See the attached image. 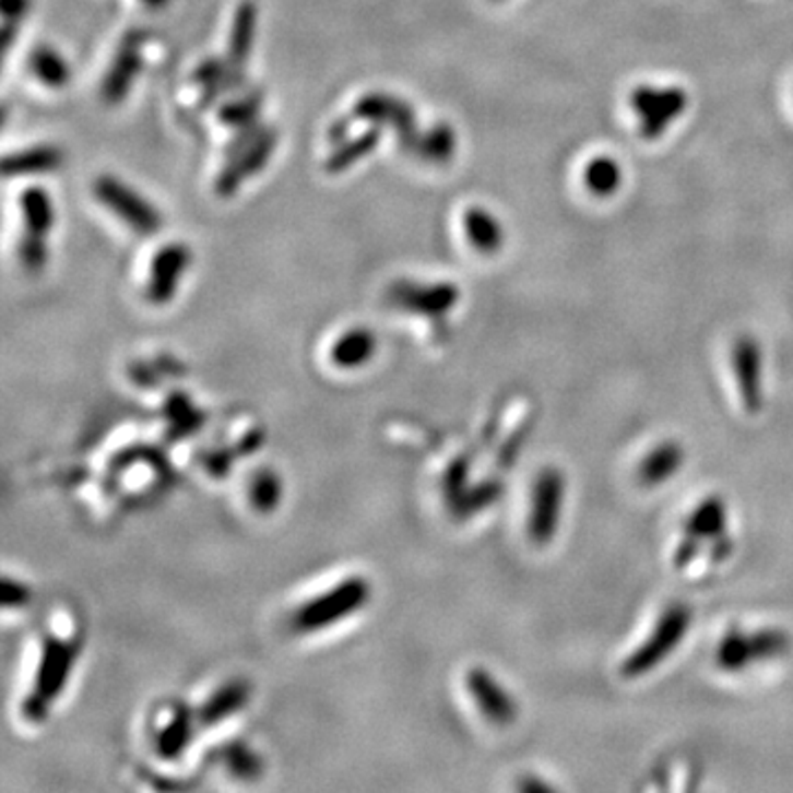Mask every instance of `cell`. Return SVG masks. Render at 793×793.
I'll use <instances>...</instances> for the list:
<instances>
[{
  "instance_id": "obj_37",
  "label": "cell",
  "mask_w": 793,
  "mask_h": 793,
  "mask_svg": "<svg viewBox=\"0 0 793 793\" xmlns=\"http://www.w3.org/2000/svg\"><path fill=\"white\" fill-rule=\"evenodd\" d=\"M32 8V0H0V12L10 23H21Z\"/></svg>"
},
{
  "instance_id": "obj_9",
  "label": "cell",
  "mask_w": 793,
  "mask_h": 793,
  "mask_svg": "<svg viewBox=\"0 0 793 793\" xmlns=\"http://www.w3.org/2000/svg\"><path fill=\"white\" fill-rule=\"evenodd\" d=\"M732 372L745 413L758 415L765 406V375L762 348L751 335L736 338L732 346Z\"/></svg>"
},
{
  "instance_id": "obj_5",
  "label": "cell",
  "mask_w": 793,
  "mask_h": 793,
  "mask_svg": "<svg viewBox=\"0 0 793 793\" xmlns=\"http://www.w3.org/2000/svg\"><path fill=\"white\" fill-rule=\"evenodd\" d=\"M630 108L639 117L643 140H659L688 108V93L682 86H637L630 93Z\"/></svg>"
},
{
  "instance_id": "obj_11",
  "label": "cell",
  "mask_w": 793,
  "mask_h": 793,
  "mask_svg": "<svg viewBox=\"0 0 793 793\" xmlns=\"http://www.w3.org/2000/svg\"><path fill=\"white\" fill-rule=\"evenodd\" d=\"M465 688L487 723L496 727H509L516 723L518 703L489 671L481 666L472 668L465 677Z\"/></svg>"
},
{
  "instance_id": "obj_29",
  "label": "cell",
  "mask_w": 793,
  "mask_h": 793,
  "mask_svg": "<svg viewBox=\"0 0 793 793\" xmlns=\"http://www.w3.org/2000/svg\"><path fill=\"white\" fill-rule=\"evenodd\" d=\"M249 494L258 511L270 513L281 502V478L272 470H260L251 481Z\"/></svg>"
},
{
  "instance_id": "obj_15",
  "label": "cell",
  "mask_w": 793,
  "mask_h": 793,
  "mask_svg": "<svg viewBox=\"0 0 793 793\" xmlns=\"http://www.w3.org/2000/svg\"><path fill=\"white\" fill-rule=\"evenodd\" d=\"M714 661L723 673H743L749 666L760 664L754 632H743V630L725 632L714 650Z\"/></svg>"
},
{
  "instance_id": "obj_27",
  "label": "cell",
  "mask_w": 793,
  "mask_h": 793,
  "mask_svg": "<svg viewBox=\"0 0 793 793\" xmlns=\"http://www.w3.org/2000/svg\"><path fill=\"white\" fill-rule=\"evenodd\" d=\"M192 736V719L186 710H179L168 725L157 734V754L166 760H175L184 754Z\"/></svg>"
},
{
  "instance_id": "obj_31",
  "label": "cell",
  "mask_w": 793,
  "mask_h": 793,
  "mask_svg": "<svg viewBox=\"0 0 793 793\" xmlns=\"http://www.w3.org/2000/svg\"><path fill=\"white\" fill-rule=\"evenodd\" d=\"M19 258L23 262V268L32 274H40L47 264V245H45V236L25 232V236L21 238L19 245Z\"/></svg>"
},
{
  "instance_id": "obj_25",
  "label": "cell",
  "mask_w": 793,
  "mask_h": 793,
  "mask_svg": "<svg viewBox=\"0 0 793 793\" xmlns=\"http://www.w3.org/2000/svg\"><path fill=\"white\" fill-rule=\"evenodd\" d=\"M457 153V132L448 121H437L422 135L417 157L428 164H448Z\"/></svg>"
},
{
  "instance_id": "obj_3",
  "label": "cell",
  "mask_w": 793,
  "mask_h": 793,
  "mask_svg": "<svg viewBox=\"0 0 793 793\" xmlns=\"http://www.w3.org/2000/svg\"><path fill=\"white\" fill-rule=\"evenodd\" d=\"M565 494L567 478L558 467L549 465L536 474L526 516V536L536 547H547L558 536Z\"/></svg>"
},
{
  "instance_id": "obj_32",
  "label": "cell",
  "mask_w": 793,
  "mask_h": 793,
  "mask_svg": "<svg viewBox=\"0 0 793 793\" xmlns=\"http://www.w3.org/2000/svg\"><path fill=\"white\" fill-rule=\"evenodd\" d=\"M264 130H268V123H264V121H253V123H247V126H242V128H236V135L232 138V142L225 146V162H229V159H236V157H240L260 135H262V132Z\"/></svg>"
},
{
  "instance_id": "obj_6",
  "label": "cell",
  "mask_w": 793,
  "mask_h": 793,
  "mask_svg": "<svg viewBox=\"0 0 793 793\" xmlns=\"http://www.w3.org/2000/svg\"><path fill=\"white\" fill-rule=\"evenodd\" d=\"M351 117L359 119V121H370L377 126H381V123L392 126L397 132L400 149L404 153L417 155L422 135L417 130L415 110L409 102L394 97V95H388V93H368V95L359 97V102L353 106Z\"/></svg>"
},
{
  "instance_id": "obj_40",
  "label": "cell",
  "mask_w": 793,
  "mask_h": 793,
  "mask_svg": "<svg viewBox=\"0 0 793 793\" xmlns=\"http://www.w3.org/2000/svg\"><path fill=\"white\" fill-rule=\"evenodd\" d=\"M518 789L529 791V793H532V791H554V786L549 782H543V780H538L534 776H526L524 780H520Z\"/></svg>"
},
{
  "instance_id": "obj_22",
  "label": "cell",
  "mask_w": 793,
  "mask_h": 793,
  "mask_svg": "<svg viewBox=\"0 0 793 793\" xmlns=\"http://www.w3.org/2000/svg\"><path fill=\"white\" fill-rule=\"evenodd\" d=\"M379 140H381V128L379 126H375V128H370V130H366L364 132V135H359V138H355V140H346V142H342V144H338V149L329 155V159H327V173H331V175H338V173H344V170H348L353 164H357L362 157H366V155H370L375 149H377V144H379Z\"/></svg>"
},
{
  "instance_id": "obj_28",
  "label": "cell",
  "mask_w": 793,
  "mask_h": 793,
  "mask_svg": "<svg viewBox=\"0 0 793 793\" xmlns=\"http://www.w3.org/2000/svg\"><path fill=\"white\" fill-rule=\"evenodd\" d=\"M584 184L595 197H613L622 186V166L613 157H595L584 170Z\"/></svg>"
},
{
  "instance_id": "obj_26",
  "label": "cell",
  "mask_w": 793,
  "mask_h": 793,
  "mask_svg": "<svg viewBox=\"0 0 793 793\" xmlns=\"http://www.w3.org/2000/svg\"><path fill=\"white\" fill-rule=\"evenodd\" d=\"M264 102V93L260 88H245V93L236 99H229L218 108V121L227 128H242L260 119V108Z\"/></svg>"
},
{
  "instance_id": "obj_13",
  "label": "cell",
  "mask_w": 793,
  "mask_h": 793,
  "mask_svg": "<svg viewBox=\"0 0 793 793\" xmlns=\"http://www.w3.org/2000/svg\"><path fill=\"white\" fill-rule=\"evenodd\" d=\"M279 144V130L268 126V130L236 159L225 162V168L221 170L218 179H216V194L223 199H229L236 194V190L242 186L245 179L253 177L256 173H260L264 166H268L272 153L276 151Z\"/></svg>"
},
{
  "instance_id": "obj_38",
  "label": "cell",
  "mask_w": 793,
  "mask_h": 793,
  "mask_svg": "<svg viewBox=\"0 0 793 793\" xmlns=\"http://www.w3.org/2000/svg\"><path fill=\"white\" fill-rule=\"evenodd\" d=\"M351 121H353V117H342V119H338V121L331 126V130H329V140H331V144H333V146H335V144H342V142H346V140H348Z\"/></svg>"
},
{
  "instance_id": "obj_18",
  "label": "cell",
  "mask_w": 793,
  "mask_h": 793,
  "mask_svg": "<svg viewBox=\"0 0 793 793\" xmlns=\"http://www.w3.org/2000/svg\"><path fill=\"white\" fill-rule=\"evenodd\" d=\"M62 162H64V155L58 146L40 144V146H32L21 153L8 155L3 159V175L8 179H14V177H23V175L51 173V170L60 168Z\"/></svg>"
},
{
  "instance_id": "obj_36",
  "label": "cell",
  "mask_w": 793,
  "mask_h": 793,
  "mask_svg": "<svg viewBox=\"0 0 793 793\" xmlns=\"http://www.w3.org/2000/svg\"><path fill=\"white\" fill-rule=\"evenodd\" d=\"M699 549H701V541H697V538H693V536H686V534H684V541L679 543V547H677V552H675V567H677V569H686V567H690V565H693V560L697 558Z\"/></svg>"
},
{
  "instance_id": "obj_4",
  "label": "cell",
  "mask_w": 793,
  "mask_h": 793,
  "mask_svg": "<svg viewBox=\"0 0 793 793\" xmlns=\"http://www.w3.org/2000/svg\"><path fill=\"white\" fill-rule=\"evenodd\" d=\"M78 656V648L69 641H60L49 637L43 646V654H40V664L36 671V684H34V693L29 695V699L25 701V717L32 721H40L45 719L49 703L56 701L67 682L69 675L73 671Z\"/></svg>"
},
{
  "instance_id": "obj_41",
  "label": "cell",
  "mask_w": 793,
  "mask_h": 793,
  "mask_svg": "<svg viewBox=\"0 0 793 793\" xmlns=\"http://www.w3.org/2000/svg\"><path fill=\"white\" fill-rule=\"evenodd\" d=\"M19 29H21V23L5 21V25H3V54H10L16 36H19Z\"/></svg>"
},
{
  "instance_id": "obj_42",
  "label": "cell",
  "mask_w": 793,
  "mask_h": 793,
  "mask_svg": "<svg viewBox=\"0 0 793 793\" xmlns=\"http://www.w3.org/2000/svg\"><path fill=\"white\" fill-rule=\"evenodd\" d=\"M142 3L146 8H151V10H164L170 3V0H142Z\"/></svg>"
},
{
  "instance_id": "obj_2",
  "label": "cell",
  "mask_w": 793,
  "mask_h": 793,
  "mask_svg": "<svg viewBox=\"0 0 793 793\" xmlns=\"http://www.w3.org/2000/svg\"><path fill=\"white\" fill-rule=\"evenodd\" d=\"M368 595L370 589L364 578H346L338 587L303 604L294 613V628L298 632H316L340 624L348 615L357 613L368 602Z\"/></svg>"
},
{
  "instance_id": "obj_34",
  "label": "cell",
  "mask_w": 793,
  "mask_h": 793,
  "mask_svg": "<svg viewBox=\"0 0 793 793\" xmlns=\"http://www.w3.org/2000/svg\"><path fill=\"white\" fill-rule=\"evenodd\" d=\"M467 474H470V463L465 457H461L459 461L452 463V467L448 470L446 474V483H443V489H446V496L450 500V505H454L463 494H465V485H467Z\"/></svg>"
},
{
  "instance_id": "obj_1",
  "label": "cell",
  "mask_w": 793,
  "mask_h": 793,
  "mask_svg": "<svg viewBox=\"0 0 793 793\" xmlns=\"http://www.w3.org/2000/svg\"><path fill=\"white\" fill-rule=\"evenodd\" d=\"M693 624V611L684 604H673L659 615L650 635L622 661L619 675L624 679H641L682 646Z\"/></svg>"
},
{
  "instance_id": "obj_12",
  "label": "cell",
  "mask_w": 793,
  "mask_h": 793,
  "mask_svg": "<svg viewBox=\"0 0 793 793\" xmlns=\"http://www.w3.org/2000/svg\"><path fill=\"white\" fill-rule=\"evenodd\" d=\"M190 258H192V253L186 242H168L155 253L153 268H151V281L146 287L149 303L164 307L175 298L181 276L186 274L188 264H190Z\"/></svg>"
},
{
  "instance_id": "obj_19",
  "label": "cell",
  "mask_w": 793,
  "mask_h": 793,
  "mask_svg": "<svg viewBox=\"0 0 793 793\" xmlns=\"http://www.w3.org/2000/svg\"><path fill=\"white\" fill-rule=\"evenodd\" d=\"M463 225H465V234L472 242V247L478 253L492 256L498 253L502 242H505V232L500 221L485 208H470L463 216Z\"/></svg>"
},
{
  "instance_id": "obj_7",
  "label": "cell",
  "mask_w": 793,
  "mask_h": 793,
  "mask_svg": "<svg viewBox=\"0 0 793 793\" xmlns=\"http://www.w3.org/2000/svg\"><path fill=\"white\" fill-rule=\"evenodd\" d=\"M93 192L102 205L113 210L132 232L140 236H153L162 229L164 218L144 197L121 184L110 175H102L93 184Z\"/></svg>"
},
{
  "instance_id": "obj_33",
  "label": "cell",
  "mask_w": 793,
  "mask_h": 793,
  "mask_svg": "<svg viewBox=\"0 0 793 793\" xmlns=\"http://www.w3.org/2000/svg\"><path fill=\"white\" fill-rule=\"evenodd\" d=\"M232 62L227 58H205L192 73V82L199 86H208L214 82H221L229 71H232Z\"/></svg>"
},
{
  "instance_id": "obj_39",
  "label": "cell",
  "mask_w": 793,
  "mask_h": 793,
  "mask_svg": "<svg viewBox=\"0 0 793 793\" xmlns=\"http://www.w3.org/2000/svg\"><path fill=\"white\" fill-rule=\"evenodd\" d=\"M734 552V543L723 534L721 538L714 541V547H712V560L714 563H723L730 558V554Z\"/></svg>"
},
{
  "instance_id": "obj_30",
  "label": "cell",
  "mask_w": 793,
  "mask_h": 793,
  "mask_svg": "<svg viewBox=\"0 0 793 793\" xmlns=\"http://www.w3.org/2000/svg\"><path fill=\"white\" fill-rule=\"evenodd\" d=\"M500 492H502V487H500V483H481L476 489H465V494L452 505V509L459 513L461 511V516H465V513H474V511H478V509H483V507H487V505H492V502H496L498 498H500Z\"/></svg>"
},
{
  "instance_id": "obj_16",
  "label": "cell",
  "mask_w": 793,
  "mask_h": 793,
  "mask_svg": "<svg viewBox=\"0 0 793 793\" xmlns=\"http://www.w3.org/2000/svg\"><path fill=\"white\" fill-rule=\"evenodd\" d=\"M725 529H727V507L719 496L703 498L684 522V534L697 541H717L725 534Z\"/></svg>"
},
{
  "instance_id": "obj_20",
  "label": "cell",
  "mask_w": 793,
  "mask_h": 793,
  "mask_svg": "<svg viewBox=\"0 0 793 793\" xmlns=\"http://www.w3.org/2000/svg\"><path fill=\"white\" fill-rule=\"evenodd\" d=\"M249 699V686L245 682H229L221 686L199 710V723L210 727L218 725L227 717H234Z\"/></svg>"
},
{
  "instance_id": "obj_21",
  "label": "cell",
  "mask_w": 793,
  "mask_h": 793,
  "mask_svg": "<svg viewBox=\"0 0 793 793\" xmlns=\"http://www.w3.org/2000/svg\"><path fill=\"white\" fill-rule=\"evenodd\" d=\"M377 348V340L368 329H351L346 331L331 348V362L338 368H359L372 359Z\"/></svg>"
},
{
  "instance_id": "obj_10",
  "label": "cell",
  "mask_w": 793,
  "mask_h": 793,
  "mask_svg": "<svg viewBox=\"0 0 793 793\" xmlns=\"http://www.w3.org/2000/svg\"><path fill=\"white\" fill-rule=\"evenodd\" d=\"M388 298L394 307L428 316L433 320H441L448 311L457 307L461 292L452 283L417 285L413 281H397L390 287Z\"/></svg>"
},
{
  "instance_id": "obj_35",
  "label": "cell",
  "mask_w": 793,
  "mask_h": 793,
  "mask_svg": "<svg viewBox=\"0 0 793 793\" xmlns=\"http://www.w3.org/2000/svg\"><path fill=\"white\" fill-rule=\"evenodd\" d=\"M3 604L5 608H23L29 604V589L21 582L5 578L3 580Z\"/></svg>"
},
{
  "instance_id": "obj_24",
  "label": "cell",
  "mask_w": 793,
  "mask_h": 793,
  "mask_svg": "<svg viewBox=\"0 0 793 793\" xmlns=\"http://www.w3.org/2000/svg\"><path fill=\"white\" fill-rule=\"evenodd\" d=\"M21 208H23V216H25V232L38 234V236H47L49 229L56 223V212H54V203L47 194L45 188L32 186L27 190H23L21 197Z\"/></svg>"
},
{
  "instance_id": "obj_23",
  "label": "cell",
  "mask_w": 793,
  "mask_h": 793,
  "mask_svg": "<svg viewBox=\"0 0 793 793\" xmlns=\"http://www.w3.org/2000/svg\"><path fill=\"white\" fill-rule=\"evenodd\" d=\"M29 71L49 88H62L67 86L71 71L67 60L49 45H38L29 54Z\"/></svg>"
},
{
  "instance_id": "obj_14",
  "label": "cell",
  "mask_w": 793,
  "mask_h": 793,
  "mask_svg": "<svg viewBox=\"0 0 793 793\" xmlns=\"http://www.w3.org/2000/svg\"><path fill=\"white\" fill-rule=\"evenodd\" d=\"M686 463V450L677 441H664L654 446L637 465V481L643 487H659L677 476Z\"/></svg>"
},
{
  "instance_id": "obj_17",
  "label": "cell",
  "mask_w": 793,
  "mask_h": 793,
  "mask_svg": "<svg viewBox=\"0 0 793 793\" xmlns=\"http://www.w3.org/2000/svg\"><path fill=\"white\" fill-rule=\"evenodd\" d=\"M256 23H258V8L253 0H242L236 8L232 34H229V47H227V60L236 69H245L251 56V47L256 40Z\"/></svg>"
},
{
  "instance_id": "obj_8",
  "label": "cell",
  "mask_w": 793,
  "mask_h": 793,
  "mask_svg": "<svg viewBox=\"0 0 793 793\" xmlns=\"http://www.w3.org/2000/svg\"><path fill=\"white\" fill-rule=\"evenodd\" d=\"M149 38H151V34L146 29H128L121 36L115 58L102 82V99L106 104L115 106L128 97L132 82H135V78L140 75V71L144 67L142 51H144V45L149 43Z\"/></svg>"
}]
</instances>
